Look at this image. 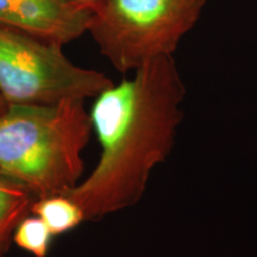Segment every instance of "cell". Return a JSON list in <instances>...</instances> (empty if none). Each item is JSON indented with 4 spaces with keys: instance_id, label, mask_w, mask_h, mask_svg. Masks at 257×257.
I'll return each mask as SVG.
<instances>
[{
    "instance_id": "1",
    "label": "cell",
    "mask_w": 257,
    "mask_h": 257,
    "mask_svg": "<svg viewBox=\"0 0 257 257\" xmlns=\"http://www.w3.org/2000/svg\"><path fill=\"white\" fill-rule=\"evenodd\" d=\"M94 98L89 117L100 156L89 175L66 194L86 221L135 206L153 170L172 153L184 119L185 83L173 56L157 57Z\"/></svg>"
},
{
    "instance_id": "4",
    "label": "cell",
    "mask_w": 257,
    "mask_h": 257,
    "mask_svg": "<svg viewBox=\"0 0 257 257\" xmlns=\"http://www.w3.org/2000/svg\"><path fill=\"white\" fill-rule=\"evenodd\" d=\"M63 46L0 25V95L8 105H54L94 99L107 75L76 66Z\"/></svg>"
},
{
    "instance_id": "9",
    "label": "cell",
    "mask_w": 257,
    "mask_h": 257,
    "mask_svg": "<svg viewBox=\"0 0 257 257\" xmlns=\"http://www.w3.org/2000/svg\"><path fill=\"white\" fill-rule=\"evenodd\" d=\"M67 2L75 3V4L83 5V6H88V8L93 9L96 4H98L99 0H67Z\"/></svg>"
},
{
    "instance_id": "7",
    "label": "cell",
    "mask_w": 257,
    "mask_h": 257,
    "mask_svg": "<svg viewBox=\"0 0 257 257\" xmlns=\"http://www.w3.org/2000/svg\"><path fill=\"white\" fill-rule=\"evenodd\" d=\"M30 213L41 218L54 237L69 232L86 221L82 208L66 193L35 199Z\"/></svg>"
},
{
    "instance_id": "8",
    "label": "cell",
    "mask_w": 257,
    "mask_h": 257,
    "mask_svg": "<svg viewBox=\"0 0 257 257\" xmlns=\"http://www.w3.org/2000/svg\"><path fill=\"white\" fill-rule=\"evenodd\" d=\"M53 237V233L41 218L29 213L15 229L12 242L34 257H47Z\"/></svg>"
},
{
    "instance_id": "5",
    "label": "cell",
    "mask_w": 257,
    "mask_h": 257,
    "mask_svg": "<svg viewBox=\"0 0 257 257\" xmlns=\"http://www.w3.org/2000/svg\"><path fill=\"white\" fill-rule=\"evenodd\" d=\"M93 9L67 0H0V25L64 46L88 32Z\"/></svg>"
},
{
    "instance_id": "2",
    "label": "cell",
    "mask_w": 257,
    "mask_h": 257,
    "mask_svg": "<svg viewBox=\"0 0 257 257\" xmlns=\"http://www.w3.org/2000/svg\"><path fill=\"white\" fill-rule=\"evenodd\" d=\"M93 133L85 101L8 105L0 113V170L37 198L69 192Z\"/></svg>"
},
{
    "instance_id": "6",
    "label": "cell",
    "mask_w": 257,
    "mask_h": 257,
    "mask_svg": "<svg viewBox=\"0 0 257 257\" xmlns=\"http://www.w3.org/2000/svg\"><path fill=\"white\" fill-rule=\"evenodd\" d=\"M35 199L30 189L0 170V257L8 251L15 229L30 213Z\"/></svg>"
},
{
    "instance_id": "10",
    "label": "cell",
    "mask_w": 257,
    "mask_h": 257,
    "mask_svg": "<svg viewBox=\"0 0 257 257\" xmlns=\"http://www.w3.org/2000/svg\"><path fill=\"white\" fill-rule=\"evenodd\" d=\"M6 107H8V104H6V101L2 98V95H0V113H2L3 111H5Z\"/></svg>"
},
{
    "instance_id": "3",
    "label": "cell",
    "mask_w": 257,
    "mask_h": 257,
    "mask_svg": "<svg viewBox=\"0 0 257 257\" xmlns=\"http://www.w3.org/2000/svg\"><path fill=\"white\" fill-rule=\"evenodd\" d=\"M207 0H99L88 32L119 73L173 56Z\"/></svg>"
}]
</instances>
